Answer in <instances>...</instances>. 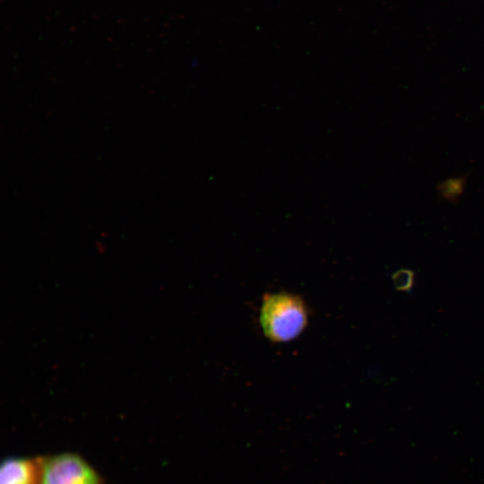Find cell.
<instances>
[{
    "mask_svg": "<svg viewBox=\"0 0 484 484\" xmlns=\"http://www.w3.org/2000/svg\"><path fill=\"white\" fill-rule=\"evenodd\" d=\"M260 322L267 338L273 341H287L297 337L305 328L307 312L298 297L274 294L264 300Z\"/></svg>",
    "mask_w": 484,
    "mask_h": 484,
    "instance_id": "obj_1",
    "label": "cell"
},
{
    "mask_svg": "<svg viewBox=\"0 0 484 484\" xmlns=\"http://www.w3.org/2000/svg\"><path fill=\"white\" fill-rule=\"evenodd\" d=\"M37 484H103L101 475L80 454L65 452L39 456Z\"/></svg>",
    "mask_w": 484,
    "mask_h": 484,
    "instance_id": "obj_2",
    "label": "cell"
},
{
    "mask_svg": "<svg viewBox=\"0 0 484 484\" xmlns=\"http://www.w3.org/2000/svg\"><path fill=\"white\" fill-rule=\"evenodd\" d=\"M38 458L7 457L0 466V484H37Z\"/></svg>",
    "mask_w": 484,
    "mask_h": 484,
    "instance_id": "obj_3",
    "label": "cell"
},
{
    "mask_svg": "<svg viewBox=\"0 0 484 484\" xmlns=\"http://www.w3.org/2000/svg\"><path fill=\"white\" fill-rule=\"evenodd\" d=\"M467 179L468 174L439 182L436 186L439 196L450 203H456L465 191Z\"/></svg>",
    "mask_w": 484,
    "mask_h": 484,
    "instance_id": "obj_4",
    "label": "cell"
},
{
    "mask_svg": "<svg viewBox=\"0 0 484 484\" xmlns=\"http://www.w3.org/2000/svg\"><path fill=\"white\" fill-rule=\"evenodd\" d=\"M391 279L396 290L411 294L415 283L414 271L401 268L392 273Z\"/></svg>",
    "mask_w": 484,
    "mask_h": 484,
    "instance_id": "obj_5",
    "label": "cell"
}]
</instances>
